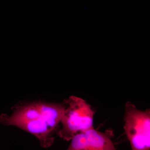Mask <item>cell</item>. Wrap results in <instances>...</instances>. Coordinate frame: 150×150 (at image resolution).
Listing matches in <instances>:
<instances>
[{
	"label": "cell",
	"instance_id": "7a4b0ae2",
	"mask_svg": "<svg viewBox=\"0 0 150 150\" xmlns=\"http://www.w3.org/2000/svg\"><path fill=\"white\" fill-rule=\"evenodd\" d=\"M124 129L131 149L148 150L150 148V109L139 110L130 101L126 103Z\"/></svg>",
	"mask_w": 150,
	"mask_h": 150
},
{
	"label": "cell",
	"instance_id": "3957f363",
	"mask_svg": "<svg viewBox=\"0 0 150 150\" xmlns=\"http://www.w3.org/2000/svg\"><path fill=\"white\" fill-rule=\"evenodd\" d=\"M112 131L101 132L93 127L75 135L71 140L69 150H114Z\"/></svg>",
	"mask_w": 150,
	"mask_h": 150
},
{
	"label": "cell",
	"instance_id": "6da1fadb",
	"mask_svg": "<svg viewBox=\"0 0 150 150\" xmlns=\"http://www.w3.org/2000/svg\"><path fill=\"white\" fill-rule=\"evenodd\" d=\"M63 103L64 111L56 131L60 138L71 141L77 134L93 127L95 112L85 100L71 96Z\"/></svg>",
	"mask_w": 150,
	"mask_h": 150
}]
</instances>
